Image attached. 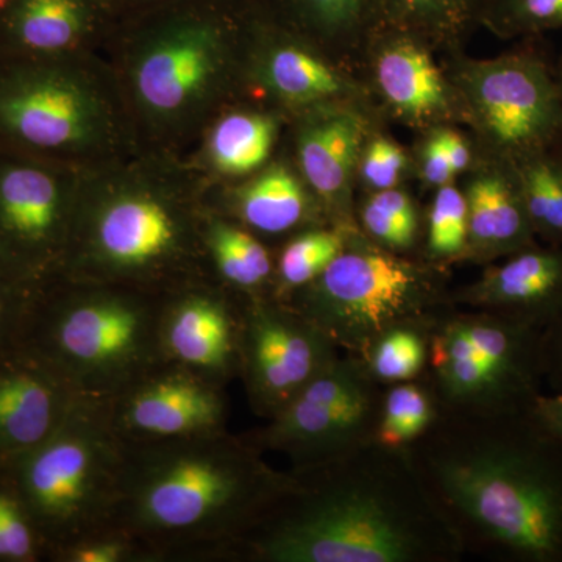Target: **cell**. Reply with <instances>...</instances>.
Masks as SVG:
<instances>
[{"instance_id": "5bb4252c", "label": "cell", "mask_w": 562, "mask_h": 562, "mask_svg": "<svg viewBox=\"0 0 562 562\" xmlns=\"http://www.w3.org/2000/svg\"><path fill=\"white\" fill-rule=\"evenodd\" d=\"M227 44L209 21L172 22L143 41L133 55L131 83L139 109L158 124H176L201 110L216 90Z\"/></svg>"}, {"instance_id": "603a6c76", "label": "cell", "mask_w": 562, "mask_h": 562, "mask_svg": "<svg viewBox=\"0 0 562 562\" xmlns=\"http://www.w3.org/2000/svg\"><path fill=\"white\" fill-rule=\"evenodd\" d=\"M376 81L392 109L413 120L447 110V90L430 55L412 40L384 47L376 61Z\"/></svg>"}, {"instance_id": "ab89813d", "label": "cell", "mask_w": 562, "mask_h": 562, "mask_svg": "<svg viewBox=\"0 0 562 562\" xmlns=\"http://www.w3.org/2000/svg\"><path fill=\"white\" fill-rule=\"evenodd\" d=\"M542 372L546 392H562V308L542 330Z\"/></svg>"}, {"instance_id": "f35d334b", "label": "cell", "mask_w": 562, "mask_h": 562, "mask_svg": "<svg viewBox=\"0 0 562 562\" xmlns=\"http://www.w3.org/2000/svg\"><path fill=\"white\" fill-rule=\"evenodd\" d=\"M301 2L317 24L331 31L350 27L360 20L364 10L372 5V0H301Z\"/></svg>"}, {"instance_id": "8992f818", "label": "cell", "mask_w": 562, "mask_h": 562, "mask_svg": "<svg viewBox=\"0 0 562 562\" xmlns=\"http://www.w3.org/2000/svg\"><path fill=\"white\" fill-rule=\"evenodd\" d=\"M125 441L110 401L77 398L49 438L2 465L50 557L111 531L121 497Z\"/></svg>"}, {"instance_id": "ba28073f", "label": "cell", "mask_w": 562, "mask_h": 562, "mask_svg": "<svg viewBox=\"0 0 562 562\" xmlns=\"http://www.w3.org/2000/svg\"><path fill=\"white\" fill-rule=\"evenodd\" d=\"M419 380L438 414L527 412L546 392L542 328L454 305L431 327Z\"/></svg>"}, {"instance_id": "484cf974", "label": "cell", "mask_w": 562, "mask_h": 562, "mask_svg": "<svg viewBox=\"0 0 562 562\" xmlns=\"http://www.w3.org/2000/svg\"><path fill=\"white\" fill-rule=\"evenodd\" d=\"M271 117L232 113L216 122L206 143L211 166L225 176H246L260 168L276 140Z\"/></svg>"}, {"instance_id": "ac0fdd59", "label": "cell", "mask_w": 562, "mask_h": 562, "mask_svg": "<svg viewBox=\"0 0 562 562\" xmlns=\"http://www.w3.org/2000/svg\"><path fill=\"white\" fill-rule=\"evenodd\" d=\"M454 305L503 314L539 328L562 308V246L535 244L491 266L475 283L452 292Z\"/></svg>"}, {"instance_id": "9c48e42d", "label": "cell", "mask_w": 562, "mask_h": 562, "mask_svg": "<svg viewBox=\"0 0 562 562\" xmlns=\"http://www.w3.org/2000/svg\"><path fill=\"white\" fill-rule=\"evenodd\" d=\"M110 114L68 58L0 60V147L63 162L99 146Z\"/></svg>"}, {"instance_id": "7bdbcfd3", "label": "cell", "mask_w": 562, "mask_h": 562, "mask_svg": "<svg viewBox=\"0 0 562 562\" xmlns=\"http://www.w3.org/2000/svg\"><path fill=\"white\" fill-rule=\"evenodd\" d=\"M436 138L441 144L443 151H446L453 172L464 171L469 166V161H471V151H469L464 139L454 132H441L439 135H436Z\"/></svg>"}, {"instance_id": "74e56055", "label": "cell", "mask_w": 562, "mask_h": 562, "mask_svg": "<svg viewBox=\"0 0 562 562\" xmlns=\"http://www.w3.org/2000/svg\"><path fill=\"white\" fill-rule=\"evenodd\" d=\"M405 165L401 147L387 139H376L362 157V177L373 191L391 190L398 183Z\"/></svg>"}, {"instance_id": "ffe728a7", "label": "cell", "mask_w": 562, "mask_h": 562, "mask_svg": "<svg viewBox=\"0 0 562 562\" xmlns=\"http://www.w3.org/2000/svg\"><path fill=\"white\" fill-rule=\"evenodd\" d=\"M90 24L85 0H5L0 10V60H60Z\"/></svg>"}, {"instance_id": "e0dca14e", "label": "cell", "mask_w": 562, "mask_h": 562, "mask_svg": "<svg viewBox=\"0 0 562 562\" xmlns=\"http://www.w3.org/2000/svg\"><path fill=\"white\" fill-rule=\"evenodd\" d=\"M77 398L27 351H0V468L46 441Z\"/></svg>"}, {"instance_id": "d6a6232c", "label": "cell", "mask_w": 562, "mask_h": 562, "mask_svg": "<svg viewBox=\"0 0 562 562\" xmlns=\"http://www.w3.org/2000/svg\"><path fill=\"white\" fill-rule=\"evenodd\" d=\"M43 543L24 503L0 471V560H38Z\"/></svg>"}, {"instance_id": "5b68a950", "label": "cell", "mask_w": 562, "mask_h": 562, "mask_svg": "<svg viewBox=\"0 0 562 562\" xmlns=\"http://www.w3.org/2000/svg\"><path fill=\"white\" fill-rule=\"evenodd\" d=\"M168 294L55 277L44 284L18 349L79 397L111 401L161 364Z\"/></svg>"}, {"instance_id": "836d02e7", "label": "cell", "mask_w": 562, "mask_h": 562, "mask_svg": "<svg viewBox=\"0 0 562 562\" xmlns=\"http://www.w3.org/2000/svg\"><path fill=\"white\" fill-rule=\"evenodd\" d=\"M43 286L22 279L0 261V351L20 346Z\"/></svg>"}, {"instance_id": "9a60e30c", "label": "cell", "mask_w": 562, "mask_h": 562, "mask_svg": "<svg viewBox=\"0 0 562 562\" xmlns=\"http://www.w3.org/2000/svg\"><path fill=\"white\" fill-rule=\"evenodd\" d=\"M114 428L127 441L192 438L227 430L224 386L162 361L110 401Z\"/></svg>"}, {"instance_id": "ee69618b", "label": "cell", "mask_w": 562, "mask_h": 562, "mask_svg": "<svg viewBox=\"0 0 562 562\" xmlns=\"http://www.w3.org/2000/svg\"><path fill=\"white\" fill-rule=\"evenodd\" d=\"M558 87H560L561 95H562V74H561V81H558Z\"/></svg>"}, {"instance_id": "8d00e7d4", "label": "cell", "mask_w": 562, "mask_h": 562, "mask_svg": "<svg viewBox=\"0 0 562 562\" xmlns=\"http://www.w3.org/2000/svg\"><path fill=\"white\" fill-rule=\"evenodd\" d=\"M495 20L509 33H536L562 27V0H497Z\"/></svg>"}, {"instance_id": "8fae6325", "label": "cell", "mask_w": 562, "mask_h": 562, "mask_svg": "<svg viewBox=\"0 0 562 562\" xmlns=\"http://www.w3.org/2000/svg\"><path fill=\"white\" fill-rule=\"evenodd\" d=\"M79 191L63 162L0 147V261L32 283L55 279Z\"/></svg>"}, {"instance_id": "b9f144b4", "label": "cell", "mask_w": 562, "mask_h": 562, "mask_svg": "<svg viewBox=\"0 0 562 562\" xmlns=\"http://www.w3.org/2000/svg\"><path fill=\"white\" fill-rule=\"evenodd\" d=\"M532 413L547 430L562 439V392H543L532 406Z\"/></svg>"}, {"instance_id": "bcb514c9", "label": "cell", "mask_w": 562, "mask_h": 562, "mask_svg": "<svg viewBox=\"0 0 562 562\" xmlns=\"http://www.w3.org/2000/svg\"><path fill=\"white\" fill-rule=\"evenodd\" d=\"M558 146H562V140H561V143H560V144H558ZM558 146H557V147H558ZM560 154L562 155V150L560 151Z\"/></svg>"}, {"instance_id": "cb8c5ba5", "label": "cell", "mask_w": 562, "mask_h": 562, "mask_svg": "<svg viewBox=\"0 0 562 562\" xmlns=\"http://www.w3.org/2000/svg\"><path fill=\"white\" fill-rule=\"evenodd\" d=\"M232 216L255 235H286L305 227L310 202L301 181L284 168H272L243 184L232 199Z\"/></svg>"}, {"instance_id": "f546056e", "label": "cell", "mask_w": 562, "mask_h": 562, "mask_svg": "<svg viewBox=\"0 0 562 562\" xmlns=\"http://www.w3.org/2000/svg\"><path fill=\"white\" fill-rule=\"evenodd\" d=\"M430 330L406 325L380 336L361 358L375 382L391 386L419 380L427 368Z\"/></svg>"}, {"instance_id": "f6af8a7d", "label": "cell", "mask_w": 562, "mask_h": 562, "mask_svg": "<svg viewBox=\"0 0 562 562\" xmlns=\"http://www.w3.org/2000/svg\"><path fill=\"white\" fill-rule=\"evenodd\" d=\"M3 0H0V10H2Z\"/></svg>"}, {"instance_id": "3957f363", "label": "cell", "mask_w": 562, "mask_h": 562, "mask_svg": "<svg viewBox=\"0 0 562 562\" xmlns=\"http://www.w3.org/2000/svg\"><path fill=\"white\" fill-rule=\"evenodd\" d=\"M125 441L121 497L111 531L150 562L225 561L291 486L243 435Z\"/></svg>"}, {"instance_id": "4dcf8cb0", "label": "cell", "mask_w": 562, "mask_h": 562, "mask_svg": "<svg viewBox=\"0 0 562 562\" xmlns=\"http://www.w3.org/2000/svg\"><path fill=\"white\" fill-rule=\"evenodd\" d=\"M364 236L383 249L403 254L416 246L419 217L403 191H375L361 211Z\"/></svg>"}, {"instance_id": "6da1fadb", "label": "cell", "mask_w": 562, "mask_h": 562, "mask_svg": "<svg viewBox=\"0 0 562 562\" xmlns=\"http://www.w3.org/2000/svg\"><path fill=\"white\" fill-rule=\"evenodd\" d=\"M406 452L465 557L562 562V439L532 408L438 414Z\"/></svg>"}, {"instance_id": "60d3db41", "label": "cell", "mask_w": 562, "mask_h": 562, "mask_svg": "<svg viewBox=\"0 0 562 562\" xmlns=\"http://www.w3.org/2000/svg\"><path fill=\"white\" fill-rule=\"evenodd\" d=\"M422 172H424L425 180L432 187L441 188L453 179L452 166L436 136L427 144L424 155H422Z\"/></svg>"}, {"instance_id": "83f0119b", "label": "cell", "mask_w": 562, "mask_h": 562, "mask_svg": "<svg viewBox=\"0 0 562 562\" xmlns=\"http://www.w3.org/2000/svg\"><path fill=\"white\" fill-rule=\"evenodd\" d=\"M265 80L279 98L291 103L327 101L344 90L342 80L330 66L292 44L276 47L268 55Z\"/></svg>"}, {"instance_id": "52a82bcc", "label": "cell", "mask_w": 562, "mask_h": 562, "mask_svg": "<svg viewBox=\"0 0 562 562\" xmlns=\"http://www.w3.org/2000/svg\"><path fill=\"white\" fill-rule=\"evenodd\" d=\"M441 269L383 249L355 231L335 261L286 301L344 353L364 358L384 333L431 328L454 303Z\"/></svg>"}, {"instance_id": "1f68e13d", "label": "cell", "mask_w": 562, "mask_h": 562, "mask_svg": "<svg viewBox=\"0 0 562 562\" xmlns=\"http://www.w3.org/2000/svg\"><path fill=\"white\" fill-rule=\"evenodd\" d=\"M468 250V202L453 184L436 192L428 217L427 254L432 265L458 260Z\"/></svg>"}, {"instance_id": "30bf717a", "label": "cell", "mask_w": 562, "mask_h": 562, "mask_svg": "<svg viewBox=\"0 0 562 562\" xmlns=\"http://www.w3.org/2000/svg\"><path fill=\"white\" fill-rule=\"evenodd\" d=\"M384 390L361 358L341 351L277 416L243 436L262 453L286 457L290 471L327 464L376 442Z\"/></svg>"}, {"instance_id": "d6986e66", "label": "cell", "mask_w": 562, "mask_h": 562, "mask_svg": "<svg viewBox=\"0 0 562 562\" xmlns=\"http://www.w3.org/2000/svg\"><path fill=\"white\" fill-rule=\"evenodd\" d=\"M468 250L464 258L491 262L538 244L512 162L480 173L465 192Z\"/></svg>"}, {"instance_id": "2e32d148", "label": "cell", "mask_w": 562, "mask_h": 562, "mask_svg": "<svg viewBox=\"0 0 562 562\" xmlns=\"http://www.w3.org/2000/svg\"><path fill=\"white\" fill-rule=\"evenodd\" d=\"M241 295L217 281L169 292L162 308V360L227 387L241 371Z\"/></svg>"}, {"instance_id": "4fadbf2b", "label": "cell", "mask_w": 562, "mask_h": 562, "mask_svg": "<svg viewBox=\"0 0 562 562\" xmlns=\"http://www.w3.org/2000/svg\"><path fill=\"white\" fill-rule=\"evenodd\" d=\"M465 88L484 135L503 160L553 149L562 140V95L546 63L512 54L479 63Z\"/></svg>"}, {"instance_id": "4316f807", "label": "cell", "mask_w": 562, "mask_h": 562, "mask_svg": "<svg viewBox=\"0 0 562 562\" xmlns=\"http://www.w3.org/2000/svg\"><path fill=\"white\" fill-rule=\"evenodd\" d=\"M351 232L355 231L338 225H313L292 236L277 258L272 295L286 301L295 291L308 286L338 258Z\"/></svg>"}, {"instance_id": "d4e9b609", "label": "cell", "mask_w": 562, "mask_h": 562, "mask_svg": "<svg viewBox=\"0 0 562 562\" xmlns=\"http://www.w3.org/2000/svg\"><path fill=\"white\" fill-rule=\"evenodd\" d=\"M509 162L536 238L562 246V155L553 147Z\"/></svg>"}, {"instance_id": "f1b7e54d", "label": "cell", "mask_w": 562, "mask_h": 562, "mask_svg": "<svg viewBox=\"0 0 562 562\" xmlns=\"http://www.w3.org/2000/svg\"><path fill=\"white\" fill-rule=\"evenodd\" d=\"M436 417L435 398L422 380L391 384L384 390L375 441L390 449H408Z\"/></svg>"}, {"instance_id": "7a4b0ae2", "label": "cell", "mask_w": 562, "mask_h": 562, "mask_svg": "<svg viewBox=\"0 0 562 562\" xmlns=\"http://www.w3.org/2000/svg\"><path fill=\"white\" fill-rule=\"evenodd\" d=\"M290 471V469H288ZM231 562H461L460 538L406 449L373 442L306 471Z\"/></svg>"}, {"instance_id": "277c9868", "label": "cell", "mask_w": 562, "mask_h": 562, "mask_svg": "<svg viewBox=\"0 0 562 562\" xmlns=\"http://www.w3.org/2000/svg\"><path fill=\"white\" fill-rule=\"evenodd\" d=\"M202 214L158 181L80 184L58 276L160 294L214 280L203 249Z\"/></svg>"}, {"instance_id": "44dd1931", "label": "cell", "mask_w": 562, "mask_h": 562, "mask_svg": "<svg viewBox=\"0 0 562 562\" xmlns=\"http://www.w3.org/2000/svg\"><path fill=\"white\" fill-rule=\"evenodd\" d=\"M362 136V121L350 111L317 117L301 133L299 161L303 176L333 210H344L350 177L360 158Z\"/></svg>"}, {"instance_id": "d590c367", "label": "cell", "mask_w": 562, "mask_h": 562, "mask_svg": "<svg viewBox=\"0 0 562 562\" xmlns=\"http://www.w3.org/2000/svg\"><path fill=\"white\" fill-rule=\"evenodd\" d=\"M61 562H150L149 553L131 536L106 531L66 547L54 554Z\"/></svg>"}, {"instance_id": "7402d4cb", "label": "cell", "mask_w": 562, "mask_h": 562, "mask_svg": "<svg viewBox=\"0 0 562 562\" xmlns=\"http://www.w3.org/2000/svg\"><path fill=\"white\" fill-rule=\"evenodd\" d=\"M202 241L214 281L238 295L272 294L276 260L254 232L220 214H202Z\"/></svg>"}, {"instance_id": "7c38bea8", "label": "cell", "mask_w": 562, "mask_h": 562, "mask_svg": "<svg viewBox=\"0 0 562 562\" xmlns=\"http://www.w3.org/2000/svg\"><path fill=\"white\" fill-rule=\"evenodd\" d=\"M241 371L250 409L277 416L341 350L319 327L276 295H241Z\"/></svg>"}, {"instance_id": "e575fe53", "label": "cell", "mask_w": 562, "mask_h": 562, "mask_svg": "<svg viewBox=\"0 0 562 562\" xmlns=\"http://www.w3.org/2000/svg\"><path fill=\"white\" fill-rule=\"evenodd\" d=\"M480 0H372L391 20L427 29L450 31L468 20Z\"/></svg>"}]
</instances>
